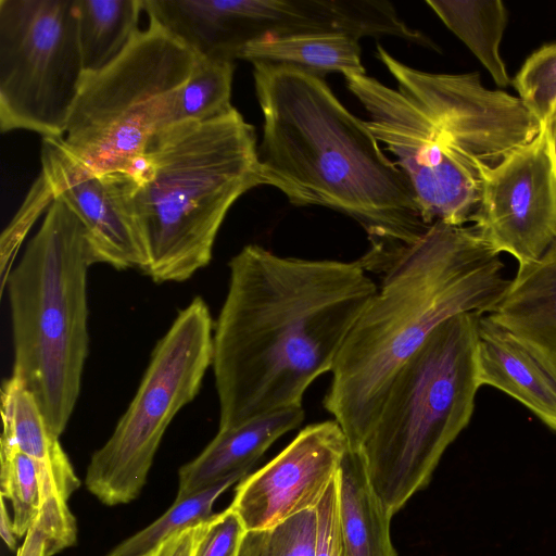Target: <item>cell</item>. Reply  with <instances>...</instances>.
Listing matches in <instances>:
<instances>
[{"label":"cell","instance_id":"cell-19","mask_svg":"<svg viewBox=\"0 0 556 556\" xmlns=\"http://www.w3.org/2000/svg\"><path fill=\"white\" fill-rule=\"evenodd\" d=\"M239 59L252 64L292 66L321 78L327 74H366L359 39L342 33L269 36L248 43Z\"/></svg>","mask_w":556,"mask_h":556},{"label":"cell","instance_id":"cell-12","mask_svg":"<svg viewBox=\"0 0 556 556\" xmlns=\"http://www.w3.org/2000/svg\"><path fill=\"white\" fill-rule=\"evenodd\" d=\"M348 451L336 420L306 426L268 464L240 481L229 507L245 531L268 529L315 508Z\"/></svg>","mask_w":556,"mask_h":556},{"label":"cell","instance_id":"cell-33","mask_svg":"<svg viewBox=\"0 0 556 556\" xmlns=\"http://www.w3.org/2000/svg\"><path fill=\"white\" fill-rule=\"evenodd\" d=\"M543 125H544L546 134H547L551 152H552V157H553V162H554V167H555V173H556V103L554 104L552 111L549 112V114H548L547 118L545 119V122L543 123Z\"/></svg>","mask_w":556,"mask_h":556},{"label":"cell","instance_id":"cell-11","mask_svg":"<svg viewBox=\"0 0 556 556\" xmlns=\"http://www.w3.org/2000/svg\"><path fill=\"white\" fill-rule=\"evenodd\" d=\"M472 226L518 267L538 262L556 241V173L543 124L488 175Z\"/></svg>","mask_w":556,"mask_h":556},{"label":"cell","instance_id":"cell-5","mask_svg":"<svg viewBox=\"0 0 556 556\" xmlns=\"http://www.w3.org/2000/svg\"><path fill=\"white\" fill-rule=\"evenodd\" d=\"M124 190L155 282H181L212 258L235 202L262 186L253 125L233 108L202 123L155 132Z\"/></svg>","mask_w":556,"mask_h":556},{"label":"cell","instance_id":"cell-20","mask_svg":"<svg viewBox=\"0 0 556 556\" xmlns=\"http://www.w3.org/2000/svg\"><path fill=\"white\" fill-rule=\"evenodd\" d=\"M85 74L112 63L139 33L143 0H74Z\"/></svg>","mask_w":556,"mask_h":556},{"label":"cell","instance_id":"cell-3","mask_svg":"<svg viewBox=\"0 0 556 556\" xmlns=\"http://www.w3.org/2000/svg\"><path fill=\"white\" fill-rule=\"evenodd\" d=\"M376 54L396 88L367 74L344 75L369 129L396 159L427 225L473 223L488 175L542 124L518 97L484 87L476 72L417 70L379 43Z\"/></svg>","mask_w":556,"mask_h":556},{"label":"cell","instance_id":"cell-16","mask_svg":"<svg viewBox=\"0 0 556 556\" xmlns=\"http://www.w3.org/2000/svg\"><path fill=\"white\" fill-rule=\"evenodd\" d=\"M480 386L493 387L530 409L556 432V382L544 367L488 315L478 324Z\"/></svg>","mask_w":556,"mask_h":556},{"label":"cell","instance_id":"cell-1","mask_svg":"<svg viewBox=\"0 0 556 556\" xmlns=\"http://www.w3.org/2000/svg\"><path fill=\"white\" fill-rule=\"evenodd\" d=\"M229 269L213 333L218 429L302 406L378 290L358 261L285 257L257 244Z\"/></svg>","mask_w":556,"mask_h":556},{"label":"cell","instance_id":"cell-23","mask_svg":"<svg viewBox=\"0 0 556 556\" xmlns=\"http://www.w3.org/2000/svg\"><path fill=\"white\" fill-rule=\"evenodd\" d=\"M241 480L230 478L191 496L175 500L160 518L123 541L106 556H149L173 534L211 518L214 515V502L229 486Z\"/></svg>","mask_w":556,"mask_h":556},{"label":"cell","instance_id":"cell-32","mask_svg":"<svg viewBox=\"0 0 556 556\" xmlns=\"http://www.w3.org/2000/svg\"><path fill=\"white\" fill-rule=\"evenodd\" d=\"M0 534L10 549L16 547V535L14 533L13 520L10 519L4 497L1 496Z\"/></svg>","mask_w":556,"mask_h":556},{"label":"cell","instance_id":"cell-6","mask_svg":"<svg viewBox=\"0 0 556 556\" xmlns=\"http://www.w3.org/2000/svg\"><path fill=\"white\" fill-rule=\"evenodd\" d=\"M87 231L59 198L9 273L13 370L60 437L76 405L88 355Z\"/></svg>","mask_w":556,"mask_h":556},{"label":"cell","instance_id":"cell-29","mask_svg":"<svg viewBox=\"0 0 556 556\" xmlns=\"http://www.w3.org/2000/svg\"><path fill=\"white\" fill-rule=\"evenodd\" d=\"M244 532L239 517L230 507L214 514L205 522L193 556H238Z\"/></svg>","mask_w":556,"mask_h":556},{"label":"cell","instance_id":"cell-8","mask_svg":"<svg viewBox=\"0 0 556 556\" xmlns=\"http://www.w3.org/2000/svg\"><path fill=\"white\" fill-rule=\"evenodd\" d=\"M197 60L149 18L112 63L84 75L62 138L65 147L100 174L134 175L166 99L187 80Z\"/></svg>","mask_w":556,"mask_h":556},{"label":"cell","instance_id":"cell-27","mask_svg":"<svg viewBox=\"0 0 556 556\" xmlns=\"http://www.w3.org/2000/svg\"><path fill=\"white\" fill-rule=\"evenodd\" d=\"M511 83L518 98L543 124L556 103V43L534 51Z\"/></svg>","mask_w":556,"mask_h":556},{"label":"cell","instance_id":"cell-24","mask_svg":"<svg viewBox=\"0 0 556 556\" xmlns=\"http://www.w3.org/2000/svg\"><path fill=\"white\" fill-rule=\"evenodd\" d=\"M0 464L1 496L8 498L12 505L14 533L21 538L27 533L39 514L42 477L50 476L30 456L2 442Z\"/></svg>","mask_w":556,"mask_h":556},{"label":"cell","instance_id":"cell-10","mask_svg":"<svg viewBox=\"0 0 556 556\" xmlns=\"http://www.w3.org/2000/svg\"><path fill=\"white\" fill-rule=\"evenodd\" d=\"M85 72L74 0H0V129L63 138Z\"/></svg>","mask_w":556,"mask_h":556},{"label":"cell","instance_id":"cell-28","mask_svg":"<svg viewBox=\"0 0 556 556\" xmlns=\"http://www.w3.org/2000/svg\"><path fill=\"white\" fill-rule=\"evenodd\" d=\"M53 193L40 174L33 189L30 190L27 201L21 207L22 210L15 216L16 218L5 229L1 238V291L4 287L7 277L11 271V266L15 258L21 242L30 228L33 222L41 213L45 207L49 206L53 201ZM48 208V207H47Z\"/></svg>","mask_w":556,"mask_h":556},{"label":"cell","instance_id":"cell-7","mask_svg":"<svg viewBox=\"0 0 556 556\" xmlns=\"http://www.w3.org/2000/svg\"><path fill=\"white\" fill-rule=\"evenodd\" d=\"M480 316L455 315L429 334L393 377L356 452L391 516L429 483L446 448L470 422L481 388Z\"/></svg>","mask_w":556,"mask_h":556},{"label":"cell","instance_id":"cell-15","mask_svg":"<svg viewBox=\"0 0 556 556\" xmlns=\"http://www.w3.org/2000/svg\"><path fill=\"white\" fill-rule=\"evenodd\" d=\"M304 419L302 406L251 418L235 427L218 429L214 439L179 470L176 500L208 489L230 478L244 479L253 465L281 435Z\"/></svg>","mask_w":556,"mask_h":556},{"label":"cell","instance_id":"cell-14","mask_svg":"<svg viewBox=\"0 0 556 556\" xmlns=\"http://www.w3.org/2000/svg\"><path fill=\"white\" fill-rule=\"evenodd\" d=\"M486 315L556 382V241L538 262L518 267L505 294Z\"/></svg>","mask_w":556,"mask_h":556},{"label":"cell","instance_id":"cell-26","mask_svg":"<svg viewBox=\"0 0 556 556\" xmlns=\"http://www.w3.org/2000/svg\"><path fill=\"white\" fill-rule=\"evenodd\" d=\"M77 539L76 521L67 501L49 489L42 493L38 516L26 533L17 556H53Z\"/></svg>","mask_w":556,"mask_h":556},{"label":"cell","instance_id":"cell-25","mask_svg":"<svg viewBox=\"0 0 556 556\" xmlns=\"http://www.w3.org/2000/svg\"><path fill=\"white\" fill-rule=\"evenodd\" d=\"M316 544L315 507L300 511L275 527L245 531L238 556H315Z\"/></svg>","mask_w":556,"mask_h":556},{"label":"cell","instance_id":"cell-4","mask_svg":"<svg viewBox=\"0 0 556 556\" xmlns=\"http://www.w3.org/2000/svg\"><path fill=\"white\" fill-rule=\"evenodd\" d=\"M501 254L473 226L431 224L383 275L332 367L324 407L358 452L400 367L446 319L489 314L505 294Z\"/></svg>","mask_w":556,"mask_h":556},{"label":"cell","instance_id":"cell-2","mask_svg":"<svg viewBox=\"0 0 556 556\" xmlns=\"http://www.w3.org/2000/svg\"><path fill=\"white\" fill-rule=\"evenodd\" d=\"M252 65L263 116L261 184L292 205L354 219L370 241L361 265L383 275L430 226L404 173L324 78L287 65Z\"/></svg>","mask_w":556,"mask_h":556},{"label":"cell","instance_id":"cell-17","mask_svg":"<svg viewBox=\"0 0 556 556\" xmlns=\"http://www.w3.org/2000/svg\"><path fill=\"white\" fill-rule=\"evenodd\" d=\"M1 417L0 442L15 446L36 460L49 473L54 491L67 501L80 481L36 397L13 375L1 387Z\"/></svg>","mask_w":556,"mask_h":556},{"label":"cell","instance_id":"cell-30","mask_svg":"<svg viewBox=\"0 0 556 556\" xmlns=\"http://www.w3.org/2000/svg\"><path fill=\"white\" fill-rule=\"evenodd\" d=\"M317 544L315 556H345L339 521L338 475L316 506Z\"/></svg>","mask_w":556,"mask_h":556},{"label":"cell","instance_id":"cell-31","mask_svg":"<svg viewBox=\"0 0 556 556\" xmlns=\"http://www.w3.org/2000/svg\"><path fill=\"white\" fill-rule=\"evenodd\" d=\"M205 522L206 520L173 534L149 556H193Z\"/></svg>","mask_w":556,"mask_h":556},{"label":"cell","instance_id":"cell-22","mask_svg":"<svg viewBox=\"0 0 556 556\" xmlns=\"http://www.w3.org/2000/svg\"><path fill=\"white\" fill-rule=\"evenodd\" d=\"M235 62L199 58L187 78L165 101L156 131L202 123L231 111Z\"/></svg>","mask_w":556,"mask_h":556},{"label":"cell","instance_id":"cell-21","mask_svg":"<svg viewBox=\"0 0 556 556\" xmlns=\"http://www.w3.org/2000/svg\"><path fill=\"white\" fill-rule=\"evenodd\" d=\"M426 4L490 73L495 84L511 81L500 54L507 12L500 0H427Z\"/></svg>","mask_w":556,"mask_h":556},{"label":"cell","instance_id":"cell-18","mask_svg":"<svg viewBox=\"0 0 556 556\" xmlns=\"http://www.w3.org/2000/svg\"><path fill=\"white\" fill-rule=\"evenodd\" d=\"M338 503L345 556H396L392 516L372 490L358 453L350 450L338 472Z\"/></svg>","mask_w":556,"mask_h":556},{"label":"cell","instance_id":"cell-13","mask_svg":"<svg viewBox=\"0 0 556 556\" xmlns=\"http://www.w3.org/2000/svg\"><path fill=\"white\" fill-rule=\"evenodd\" d=\"M40 160L53 197L63 200L86 229L94 262L146 273L148 255L127 203L124 175L93 170L62 138H42Z\"/></svg>","mask_w":556,"mask_h":556},{"label":"cell","instance_id":"cell-9","mask_svg":"<svg viewBox=\"0 0 556 556\" xmlns=\"http://www.w3.org/2000/svg\"><path fill=\"white\" fill-rule=\"evenodd\" d=\"M213 333L210 309L197 296L156 343L132 401L87 467L86 486L103 504L140 494L168 425L195 397L213 363Z\"/></svg>","mask_w":556,"mask_h":556}]
</instances>
